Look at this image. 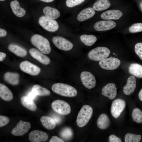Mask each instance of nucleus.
I'll return each mask as SVG.
<instances>
[{"label": "nucleus", "mask_w": 142, "mask_h": 142, "mask_svg": "<svg viewBox=\"0 0 142 142\" xmlns=\"http://www.w3.org/2000/svg\"><path fill=\"white\" fill-rule=\"evenodd\" d=\"M95 14V11L93 8H87L83 9L79 13L77 19L79 21H83L92 17Z\"/></svg>", "instance_id": "6ab92c4d"}, {"label": "nucleus", "mask_w": 142, "mask_h": 142, "mask_svg": "<svg viewBox=\"0 0 142 142\" xmlns=\"http://www.w3.org/2000/svg\"><path fill=\"white\" fill-rule=\"evenodd\" d=\"M138 97L140 100L142 101V88L140 90L139 93Z\"/></svg>", "instance_id": "a18cd8bd"}, {"label": "nucleus", "mask_w": 142, "mask_h": 142, "mask_svg": "<svg viewBox=\"0 0 142 142\" xmlns=\"http://www.w3.org/2000/svg\"><path fill=\"white\" fill-rule=\"evenodd\" d=\"M21 102L24 106L32 111H35L37 109V106L33 100L28 96H23L21 99Z\"/></svg>", "instance_id": "cd10ccee"}, {"label": "nucleus", "mask_w": 142, "mask_h": 142, "mask_svg": "<svg viewBox=\"0 0 142 142\" xmlns=\"http://www.w3.org/2000/svg\"><path fill=\"white\" fill-rule=\"evenodd\" d=\"M54 44L59 49L67 51L71 50L73 44L65 38L59 36L54 37L52 39Z\"/></svg>", "instance_id": "1a4fd4ad"}, {"label": "nucleus", "mask_w": 142, "mask_h": 142, "mask_svg": "<svg viewBox=\"0 0 142 142\" xmlns=\"http://www.w3.org/2000/svg\"><path fill=\"white\" fill-rule=\"evenodd\" d=\"M37 96L36 94L32 90L28 94V96L33 100H34Z\"/></svg>", "instance_id": "79ce46f5"}, {"label": "nucleus", "mask_w": 142, "mask_h": 142, "mask_svg": "<svg viewBox=\"0 0 142 142\" xmlns=\"http://www.w3.org/2000/svg\"><path fill=\"white\" fill-rule=\"evenodd\" d=\"M92 108L88 105H84L79 111L76 120L77 125L80 127L85 126L91 118L93 114Z\"/></svg>", "instance_id": "7ed1b4c3"}, {"label": "nucleus", "mask_w": 142, "mask_h": 142, "mask_svg": "<svg viewBox=\"0 0 142 142\" xmlns=\"http://www.w3.org/2000/svg\"><path fill=\"white\" fill-rule=\"evenodd\" d=\"M80 77L83 85L87 88L91 89L95 86L96 81L95 77L90 72H82L80 74Z\"/></svg>", "instance_id": "9d476101"}, {"label": "nucleus", "mask_w": 142, "mask_h": 142, "mask_svg": "<svg viewBox=\"0 0 142 142\" xmlns=\"http://www.w3.org/2000/svg\"><path fill=\"white\" fill-rule=\"evenodd\" d=\"M0 1H5V0H0Z\"/></svg>", "instance_id": "de8ad7c7"}, {"label": "nucleus", "mask_w": 142, "mask_h": 142, "mask_svg": "<svg viewBox=\"0 0 142 142\" xmlns=\"http://www.w3.org/2000/svg\"><path fill=\"white\" fill-rule=\"evenodd\" d=\"M129 73L137 78H142V65L137 63L131 64L128 68Z\"/></svg>", "instance_id": "393cba45"}, {"label": "nucleus", "mask_w": 142, "mask_h": 142, "mask_svg": "<svg viewBox=\"0 0 142 142\" xmlns=\"http://www.w3.org/2000/svg\"><path fill=\"white\" fill-rule=\"evenodd\" d=\"M31 42L32 44L44 54H48L51 51L50 44L48 40L43 36L35 34L31 37Z\"/></svg>", "instance_id": "f257e3e1"}, {"label": "nucleus", "mask_w": 142, "mask_h": 142, "mask_svg": "<svg viewBox=\"0 0 142 142\" xmlns=\"http://www.w3.org/2000/svg\"><path fill=\"white\" fill-rule=\"evenodd\" d=\"M4 78L7 83L12 85H17L19 82V75L17 73L7 72L4 74Z\"/></svg>", "instance_id": "4be33fe9"}, {"label": "nucleus", "mask_w": 142, "mask_h": 142, "mask_svg": "<svg viewBox=\"0 0 142 142\" xmlns=\"http://www.w3.org/2000/svg\"><path fill=\"white\" fill-rule=\"evenodd\" d=\"M123 14V13L118 10H110L103 13L100 16L104 19L117 20L119 19Z\"/></svg>", "instance_id": "f3484780"}, {"label": "nucleus", "mask_w": 142, "mask_h": 142, "mask_svg": "<svg viewBox=\"0 0 142 142\" xmlns=\"http://www.w3.org/2000/svg\"><path fill=\"white\" fill-rule=\"evenodd\" d=\"M20 68L23 72L32 75H38L40 71V69L37 66L27 61L22 62Z\"/></svg>", "instance_id": "9b49d317"}, {"label": "nucleus", "mask_w": 142, "mask_h": 142, "mask_svg": "<svg viewBox=\"0 0 142 142\" xmlns=\"http://www.w3.org/2000/svg\"><path fill=\"white\" fill-rule=\"evenodd\" d=\"M126 102L123 100L118 99L112 103L111 112L112 115L115 118L119 117L126 106Z\"/></svg>", "instance_id": "6e6552de"}, {"label": "nucleus", "mask_w": 142, "mask_h": 142, "mask_svg": "<svg viewBox=\"0 0 142 142\" xmlns=\"http://www.w3.org/2000/svg\"><path fill=\"white\" fill-rule=\"evenodd\" d=\"M53 109L57 113L61 115H66L71 112V108L66 102L60 100L54 101L51 104Z\"/></svg>", "instance_id": "39448f33"}, {"label": "nucleus", "mask_w": 142, "mask_h": 142, "mask_svg": "<svg viewBox=\"0 0 142 142\" xmlns=\"http://www.w3.org/2000/svg\"><path fill=\"white\" fill-rule=\"evenodd\" d=\"M8 49L12 52L19 57H25L27 54L25 49L16 44H10L8 46Z\"/></svg>", "instance_id": "bb28decb"}, {"label": "nucleus", "mask_w": 142, "mask_h": 142, "mask_svg": "<svg viewBox=\"0 0 142 142\" xmlns=\"http://www.w3.org/2000/svg\"><path fill=\"white\" fill-rule=\"evenodd\" d=\"M48 136L45 132L38 130L31 131L29 134V139L32 142H40L46 141Z\"/></svg>", "instance_id": "ddd939ff"}, {"label": "nucleus", "mask_w": 142, "mask_h": 142, "mask_svg": "<svg viewBox=\"0 0 142 142\" xmlns=\"http://www.w3.org/2000/svg\"><path fill=\"white\" fill-rule=\"evenodd\" d=\"M109 140L110 142H121V139L115 135L112 134L110 135L109 138Z\"/></svg>", "instance_id": "58836bf2"}, {"label": "nucleus", "mask_w": 142, "mask_h": 142, "mask_svg": "<svg viewBox=\"0 0 142 142\" xmlns=\"http://www.w3.org/2000/svg\"><path fill=\"white\" fill-rule=\"evenodd\" d=\"M116 24L115 22L112 21H102L96 23L94 27L97 31H104L114 28Z\"/></svg>", "instance_id": "2eb2a0df"}, {"label": "nucleus", "mask_w": 142, "mask_h": 142, "mask_svg": "<svg viewBox=\"0 0 142 142\" xmlns=\"http://www.w3.org/2000/svg\"><path fill=\"white\" fill-rule=\"evenodd\" d=\"M97 124L99 128L102 130L106 129L109 127L110 125L109 118L106 114H102L98 118Z\"/></svg>", "instance_id": "b1692460"}, {"label": "nucleus", "mask_w": 142, "mask_h": 142, "mask_svg": "<svg viewBox=\"0 0 142 142\" xmlns=\"http://www.w3.org/2000/svg\"><path fill=\"white\" fill-rule=\"evenodd\" d=\"M141 139V136L140 135H136L130 133L126 134L125 136L124 139L125 142H139Z\"/></svg>", "instance_id": "72a5a7b5"}, {"label": "nucleus", "mask_w": 142, "mask_h": 142, "mask_svg": "<svg viewBox=\"0 0 142 142\" xmlns=\"http://www.w3.org/2000/svg\"><path fill=\"white\" fill-rule=\"evenodd\" d=\"M9 120L7 117L3 115L0 116V127L7 125L9 122Z\"/></svg>", "instance_id": "4c0bfd02"}, {"label": "nucleus", "mask_w": 142, "mask_h": 142, "mask_svg": "<svg viewBox=\"0 0 142 142\" xmlns=\"http://www.w3.org/2000/svg\"><path fill=\"white\" fill-rule=\"evenodd\" d=\"M38 22L41 27L48 31L54 32L59 28V25L56 21L48 18L45 16H41L39 19Z\"/></svg>", "instance_id": "423d86ee"}, {"label": "nucleus", "mask_w": 142, "mask_h": 142, "mask_svg": "<svg viewBox=\"0 0 142 142\" xmlns=\"http://www.w3.org/2000/svg\"><path fill=\"white\" fill-rule=\"evenodd\" d=\"M40 121L43 126L48 130L54 129L55 127L56 123L53 118L50 116H44L40 119Z\"/></svg>", "instance_id": "a878e982"}, {"label": "nucleus", "mask_w": 142, "mask_h": 142, "mask_svg": "<svg viewBox=\"0 0 142 142\" xmlns=\"http://www.w3.org/2000/svg\"><path fill=\"white\" fill-rule=\"evenodd\" d=\"M6 54L2 52H0V61H2L5 59L6 56Z\"/></svg>", "instance_id": "c03bdc74"}, {"label": "nucleus", "mask_w": 142, "mask_h": 142, "mask_svg": "<svg viewBox=\"0 0 142 142\" xmlns=\"http://www.w3.org/2000/svg\"><path fill=\"white\" fill-rule=\"evenodd\" d=\"M81 42L85 45L90 46L93 45L96 42L97 38L93 35L84 34L80 37Z\"/></svg>", "instance_id": "c756f323"}, {"label": "nucleus", "mask_w": 142, "mask_h": 142, "mask_svg": "<svg viewBox=\"0 0 142 142\" xmlns=\"http://www.w3.org/2000/svg\"><path fill=\"white\" fill-rule=\"evenodd\" d=\"M0 97L4 100L10 101L13 98V95L12 92L5 85L0 84Z\"/></svg>", "instance_id": "412c9836"}, {"label": "nucleus", "mask_w": 142, "mask_h": 142, "mask_svg": "<svg viewBox=\"0 0 142 142\" xmlns=\"http://www.w3.org/2000/svg\"><path fill=\"white\" fill-rule=\"evenodd\" d=\"M31 128L30 123L21 120L13 129L12 134L16 136L23 135L27 132Z\"/></svg>", "instance_id": "f8f14e48"}, {"label": "nucleus", "mask_w": 142, "mask_h": 142, "mask_svg": "<svg viewBox=\"0 0 142 142\" xmlns=\"http://www.w3.org/2000/svg\"><path fill=\"white\" fill-rule=\"evenodd\" d=\"M53 118L57 124L60 123L62 121L61 118L59 116L57 115H54L53 116Z\"/></svg>", "instance_id": "a19ab883"}, {"label": "nucleus", "mask_w": 142, "mask_h": 142, "mask_svg": "<svg viewBox=\"0 0 142 142\" xmlns=\"http://www.w3.org/2000/svg\"><path fill=\"white\" fill-rule=\"evenodd\" d=\"M50 142H64L61 139L56 136H53L49 141Z\"/></svg>", "instance_id": "ea45409f"}, {"label": "nucleus", "mask_w": 142, "mask_h": 142, "mask_svg": "<svg viewBox=\"0 0 142 142\" xmlns=\"http://www.w3.org/2000/svg\"><path fill=\"white\" fill-rule=\"evenodd\" d=\"M102 94L110 99H114L117 95V89L115 84L110 83L104 87Z\"/></svg>", "instance_id": "dca6fc26"}, {"label": "nucleus", "mask_w": 142, "mask_h": 142, "mask_svg": "<svg viewBox=\"0 0 142 142\" xmlns=\"http://www.w3.org/2000/svg\"><path fill=\"white\" fill-rule=\"evenodd\" d=\"M32 90L34 92L37 96H47L50 94L49 90L38 84L34 85L32 88Z\"/></svg>", "instance_id": "7c9ffc66"}, {"label": "nucleus", "mask_w": 142, "mask_h": 142, "mask_svg": "<svg viewBox=\"0 0 142 142\" xmlns=\"http://www.w3.org/2000/svg\"><path fill=\"white\" fill-rule=\"evenodd\" d=\"M30 55L34 58L45 65L49 64L50 62V58L43 53L35 48H32L29 51Z\"/></svg>", "instance_id": "4468645a"}, {"label": "nucleus", "mask_w": 142, "mask_h": 142, "mask_svg": "<svg viewBox=\"0 0 142 142\" xmlns=\"http://www.w3.org/2000/svg\"><path fill=\"white\" fill-rule=\"evenodd\" d=\"M135 51L136 54L142 60V43H138L135 47Z\"/></svg>", "instance_id": "e433bc0d"}, {"label": "nucleus", "mask_w": 142, "mask_h": 142, "mask_svg": "<svg viewBox=\"0 0 142 142\" xmlns=\"http://www.w3.org/2000/svg\"><path fill=\"white\" fill-rule=\"evenodd\" d=\"M85 0H67L66 4L69 7H72L78 5L83 2Z\"/></svg>", "instance_id": "c9c22d12"}, {"label": "nucleus", "mask_w": 142, "mask_h": 142, "mask_svg": "<svg viewBox=\"0 0 142 142\" xmlns=\"http://www.w3.org/2000/svg\"><path fill=\"white\" fill-rule=\"evenodd\" d=\"M129 32L134 33L142 31V23H138L133 24L129 28Z\"/></svg>", "instance_id": "f704fd0d"}, {"label": "nucleus", "mask_w": 142, "mask_h": 142, "mask_svg": "<svg viewBox=\"0 0 142 142\" xmlns=\"http://www.w3.org/2000/svg\"><path fill=\"white\" fill-rule=\"evenodd\" d=\"M44 2H45L49 3L52 2L54 0H40Z\"/></svg>", "instance_id": "49530a36"}, {"label": "nucleus", "mask_w": 142, "mask_h": 142, "mask_svg": "<svg viewBox=\"0 0 142 142\" xmlns=\"http://www.w3.org/2000/svg\"><path fill=\"white\" fill-rule=\"evenodd\" d=\"M10 6L14 14L17 17H22L25 14L26 12L25 9L20 7L18 1L15 0L12 1Z\"/></svg>", "instance_id": "aec40b11"}, {"label": "nucleus", "mask_w": 142, "mask_h": 142, "mask_svg": "<svg viewBox=\"0 0 142 142\" xmlns=\"http://www.w3.org/2000/svg\"><path fill=\"white\" fill-rule=\"evenodd\" d=\"M136 85V79L134 76H130L128 79L126 85L123 87V91L124 94L129 95L134 91Z\"/></svg>", "instance_id": "a211bd4d"}, {"label": "nucleus", "mask_w": 142, "mask_h": 142, "mask_svg": "<svg viewBox=\"0 0 142 142\" xmlns=\"http://www.w3.org/2000/svg\"><path fill=\"white\" fill-rule=\"evenodd\" d=\"M121 63L118 58L111 57L101 60L99 62V64L102 68L108 70H113L117 68Z\"/></svg>", "instance_id": "0eeeda50"}, {"label": "nucleus", "mask_w": 142, "mask_h": 142, "mask_svg": "<svg viewBox=\"0 0 142 142\" xmlns=\"http://www.w3.org/2000/svg\"><path fill=\"white\" fill-rule=\"evenodd\" d=\"M110 54V50L108 48L99 47L91 50L88 53V57L91 60L98 61L107 58Z\"/></svg>", "instance_id": "20e7f679"}, {"label": "nucleus", "mask_w": 142, "mask_h": 142, "mask_svg": "<svg viewBox=\"0 0 142 142\" xmlns=\"http://www.w3.org/2000/svg\"><path fill=\"white\" fill-rule=\"evenodd\" d=\"M52 90L54 93L63 96L73 97L77 94V90L69 85L60 83L53 84L52 86Z\"/></svg>", "instance_id": "f03ea898"}, {"label": "nucleus", "mask_w": 142, "mask_h": 142, "mask_svg": "<svg viewBox=\"0 0 142 142\" xmlns=\"http://www.w3.org/2000/svg\"><path fill=\"white\" fill-rule=\"evenodd\" d=\"M110 5L108 0H97L93 4V7L96 11H102L108 8Z\"/></svg>", "instance_id": "c85d7f7f"}, {"label": "nucleus", "mask_w": 142, "mask_h": 142, "mask_svg": "<svg viewBox=\"0 0 142 142\" xmlns=\"http://www.w3.org/2000/svg\"><path fill=\"white\" fill-rule=\"evenodd\" d=\"M131 115L134 121L138 123H142V111L140 109L138 108H134Z\"/></svg>", "instance_id": "2f4dec72"}, {"label": "nucleus", "mask_w": 142, "mask_h": 142, "mask_svg": "<svg viewBox=\"0 0 142 142\" xmlns=\"http://www.w3.org/2000/svg\"><path fill=\"white\" fill-rule=\"evenodd\" d=\"M73 132L72 129L68 127L63 129L60 133L61 137L65 140H68L70 139L73 136Z\"/></svg>", "instance_id": "473e14b6"}, {"label": "nucleus", "mask_w": 142, "mask_h": 142, "mask_svg": "<svg viewBox=\"0 0 142 142\" xmlns=\"http://www.w3.org/2000/svg\"><path fill=\"white\" fill-rule=\"evenodd\" d=\"M43 12L47 17L54 19L58 18L60 15L58 10L49 6L45 7L43 9Z\"/></svg>", "instance_id": "5701e85b"}, {"label": "nucleus", "mask_w": 142, "mask_h": 142, "mask_svg": "<svg viewBox=\"0 0 142 142\" xmlns=\"http://www.w3.org/2000/svg\"><path fill=\"white\" fill-rule=\"evenodd\" d=\"M7 34L6 30L2 28L0 29V37H2L6 36Z\"/></svg>", "instance_id": "37998d69"}]
</instances>
